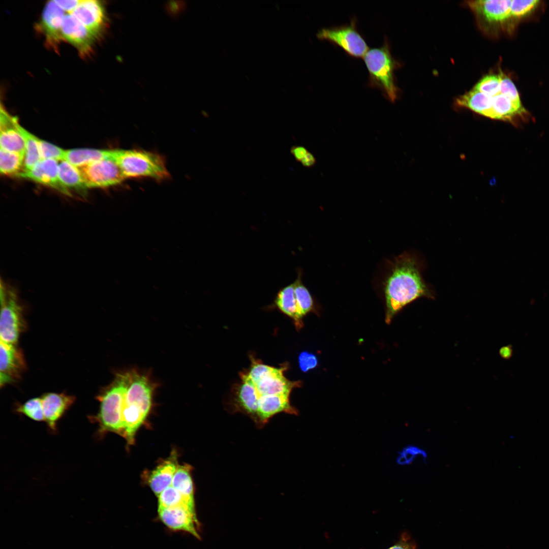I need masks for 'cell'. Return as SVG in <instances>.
<instances>
[{
	"label": "cell",
	"instance_id": "cell-33",
	"mask_svg": "<svg viewBox=\"0 0 549 549\" xmlns=\"http://www.w3.org/2000/svg\"><path fill=\"white\" fill-rule=\"evenodd\" d=\"M37 139L42 159H52L58 162L64 160L66 150L38 137Z\"/></svg>",
	"mask_w": 549,
	"mask_h": 549
},
{
	"label": "cell",
	"instance_id": "cell-8",
	"mask_svg": "<svg viewBox=\"0 0 549 549\" xmlns=\"http://www.w3.org/2000/svg\"><path fill=\"white\" fill-rule=\"evenodd\" d=\"M87 188H107L121 183L125 177L113 159H106L78 168Z\"/></svg>",
	"mask_w": 549,
	"mask_h": 549
},
{
	"label": "cell",
	"instance_id": "cell-1",
	"mask_svg": "<svg viewBox=\"0 0 549 549\" xmlns=\"http://www.w3.org/2000/svg\"><path fill=\"white\" fill-rule=\"evenodd\" d=\"M422 261L414 253L404 252L391 261L384 284L387 324L401 310L414 300L421 297L434 298L433 290L422 277Z\"/></svg>",
	"mask_w": 549,
	"mask_h": 549
},
{
	"label": "cell",
	"instance_id": "cell-4",
	"mask_svg": "<svg viewBox=\"0 0 549 549\" xmlns=\"http://www.w3.org/2000/svg\"><path fill=\"white\" fill-rule=\"evenodd\" d=\"M113 159L125 179L150 177L158 180L168 178L170 174L164 159L153 152L136 149H114Z\"/></svg>",
	"mask_w": 549,
	"mask_h": 549
},
{
	"label": "cell",
	"instance_id": "cell-18",
	"mask_svg": "<svg viewBox=\"0 0 549 549\" xmlns=\"http://www.w3.org/2000/svg\"><path fill=\"white\" fill-rule=\"evenodd\" d=\"M44 415V421L52 430L56 429V423L71 407L75 398L65 393H48L41 398Z\"/></svg>",
	"mask_w": 549,
	"mask_h": 549
},
{
	"label": "cell",
	"instance_id": "cell-29",
	"mask_svg": "<svg viewBox=\"0 0 549 549\" xmlns=\"http://www.w3.org/2000/svg\"><path fill=\"white\" fill-rule=\"evenodd\" d=\"M158 508L186 505L195 509L194 500L189 499L170 485L158 496Z\"/></svg>",
	"mask_w": 549,
	"mask_h": 549
},
{
	"label": "cell",
	"instance_id": "cell-3",
	"mask_svg": "<svg viewBox=\"0 0 549 549\" xmlns=\"http://www.w3.org/2000/svg\"><path fill=\"white\" fill-rule=\"evenodd\" d=\"M363 58L369 72V85L380 89L385 98L394 103L398 95L394 75L398 64L386 38L381 47L369 49Z\"/></svg>",
	"mask_w": 549,
	"mask_h": 549
},
{
	"label": "cell",
	"instance_id": "cell-34",
	"mask_svg": "<svg viewBox=\"0 0 549 549\" xmlns=\"http://www.w3.org/2000/svg\"><path fill=\"white\" fill-rule=\"evenodd\" d=\"M539 1H516L511 2L510 13L512 17H521L531 12L536 7Z\"/></svg>",
	"mask_w": 549,
	"mask_h": 549
},
{
	"label": "cell",
	"instance_id": "cell-28",
	"mask_svg": "<svg viewBox=\"0 0 549 549\" xmlns=\"http://www.w3.org/2000/svg\"><path fill=\"white\" fill-rule=\"evenodd\" d=\"M191 470V467L188 465L178 466L171 485L185 497L194 500V487Z\"/></svg>",
	"mask_w": 549,
	"mask_h": 549
},
{
	"label": "cell",
	"instance_id": "cell-31",
	"mask_svg": "<svg viewBox=\"0 0 549 549\" xmlns=\"http://www.w3.org/2000/svg\"><path fill=\"white\" fill-rule=\"evenodd\" d=\"M428 457V453L424 449L416 445H409L399 452L396 462L400 465H409L419 458L426 463Z\"/></svg>",
	"mask_w": 549,
	"mask_h": 549
},
{
	"label": "cell",
	"instance_id": "cell-17",
	"mask_svg": "<svg viewBox=\"0 0 549 549\" xmlns=\"http://www.w3.org/2000/svg\"><path fill=\"white\" fill-rule=\"evenodd\" d=\"M18 118L10 114L1 105L0 112L1 148L25 155L24 139L19 130Z\"/></svg>",
	"mask_w": 549,
	"mask_h": 549
},
{
	"label": "cell",
	"instance_id": "cell-21",
	"mask_svg": "<svg viewBox=\"0 0 549 549\" xmlns=\"http://www.w3.org/2000/svg\"><path fill=\"white\" fill-rule=\"evenodd\" d=\"M177 467L174 455L173 457L164 461L151 472L148 482L151 490L156 495L159 496L163 491L171 485Z\"/></svg>",
	"mask_w": 549,
	"mask_h": 549
},
{
	"label": "cell",
	"instance_id": "cell-37",
	"mask_svg": "<svg viewBox=\"0 0 549 549\" xmlns=\"http://www.w3.org/2000/svg\"><path fill=\"white\" fill-rule=\"evenodd\" d=\"M56 3L65 12L70 13L79 5L80 0L55 1Z\"/></svg>",
	"mask_w": 549,
	"mask_h": 549
},
{
	"label": "cell",
	"instance_id": "cell-24",
	"mask_svg": "<svg viewBox=\"0 0 549 549\" xmlns=\"http://www.w3.org/2000/svg\"><path fill=\"white\" fill-rule=\"evenodd\" d=\"M492 98L473 88L456 99L457 104L486 116L492 106Z\"/></svg>",
	"mask_w": 549,
	"mask_h": 549
},
{
	"label": "cell",
	"instance_id": "cell-2",
	"mask_svg": "<svg viewBox=\"0 0 549 549\" xmlns=\"http://www.w3.org/2000/svg\"><path fill=\"white\" fill-rule=\"evenodd\" d=\"M129 372L122 407V436L132 444L137 431L151 409L154 392L157 386L149 374L135 369Z\"/></svg>",
	"mask_w": 549,
	"mask_h": 549
},
{
	"label": "cell",
	"instance_id": "cell-41",
	"mask_svg": "<svg viewBox=\"0 0 549 549\" xmlns=\"http://www.w3.org/2000/svg\"><path fill=\"white\" fill-rule=\"evenodd\" d=\"M500 354L502 357L505 358H508L511 357L512 354V349L510 346H506L503 347L500 350Z\"/></svg>",
	"mask_w": 549,
	"mask_h": 549
},
{
	"label": "cell",
	"instance_id": "cell-15",
	"mask_svg": "<svg viewBox=\"0 0 549 549\" xmlns=\"http://www.w3.org/2000/svg\"><path fill=\"white\" fill-rule=\"evenodd\" d=\"M97 37L101 35L106 23L105 11L100 1L81 0L70 13Z\"/></svg>",
	"mask_w": 549,
	"mask_h": 549
},
{
	"label": "cell",
	"instance_id": "cell-16",
	"mask_svg": "<svg viewBox=\"0 0 549 549\" xmlns=\"http://www.w3.org/2000/svg\"><path fill=\"white\" fill-rule=\"evenodd\" d=\"M0 382L2 386L20 377L24 369L22 354L16 346L1 341Z\"/></svg>",
	"mask_w": 549,
	"mask_h": 549
},
{
	"label": "cell",
	"instance_id": "cell-40",
	"mask_svg": "<svg viewBox=\"0 0 549 549\" xmlns=\"http://www.w3.org/2000/svg\"><path fill=\"white\" fill-rule=\"evenodd\" d=\"M300 163L304 167H312L316 164V160L314 155L309 152Z\"/></svg>",
	"mask_w": 549,
	"mask_h": 549
},
{
	"label": "cell",
	"instance_id": "cell-13",
	"mask_svg": "<svg viewBox=\"0 0 549 549\" xmlns=\"http://www.w3.org/2000/svg\"><path fill=\"white\" fill-rule=\"evenodd\" d=\"M287 369L288 365L286 364L280 368L274 367L256 384H254L257 390L258 400L260 397L264 396H290L293 388L301 386V381H291L285 377L284 373Z\"/></svg>",
	"mask_w": 549,
	"mask_h": 549
},
{
	"label": "cell",
	"instance_id": "cell-6",
	"mask_svg": "<svg viewBox=\"0 0 549 549\" xmlns=\"http://www.w3.org/2000/svg\"><path fill=\"white\" fill-rule=\"evenodd\" d=\"M1 341L15 345L23 327L22 308L15 288L1 281Z\"/></svg>",
	"mask_w": 549,
	"mask_h": 549
},
{
	"label": "cell",
	"instance_id": "cell-38",
	"mask_svg": "<svg viewBox=\"0 0 549 549\" xmlns=\"http://www.w3.org/2000/svg\"><path fill=\"white\" fill-rule=\"evenodd\" d=\"M387 549H415L414 544L407 536H402L401 539Z\"/></svg>",
	"mask_w": 549,
	"mask_h": 549
},
{
	"label": "cell",
	"instance_id": "cell-10",
	"mask_svg": "<svg viewBox=\"0 0 549 549\" xmlns=\"http://www.w3.org/2000/svg\"><path fill=\"white\" fill-rule=\"evenodd\" d=\"M62 36L78 50L82 58L93 53L97 37L70 13L65 14L62 25Z\"/></svg>",
	"mask_w": 549,
	"mask_h": 549
},
{
	"label": "cell",
	"instance_id": "cell-12",
	"mask_svg": "<svg viewBox=\"0 0 549 549\" xmlns=\"http://www.w3.org/2000/svg\"><path fill=\"white\" fill-rule=\"evenodd\" d=\"M510 0L472 1L468 6L475 13L481 24L491 26L502 24L511 17Z\"/></svg>",
	"mask_w": 549,
	"mask_h": 549
},
{
	"label": "cell",
	"instance_id": "cell-19",
	"mask_svg": "<svg viewBox=\"0 0 549 549\" xmlns=\"http://www.w3.org/2000/svg\"><path fill=\"white\" fill-rule=\"evenodd\" d=\"M281 313L293 320L297 330L303 326L294 293L293 282L281 288L277 293L272 305Z\"/></svg>",
	"mask_w": 549,
	"mask_h": 549
},
{
	"label": "cell",
	"instance_id": "cell-23",
	"mask_svg": "<svg viewBox=\"0 0 549 549\" xmlns=\"http://www.w3.org/2000/svg\"><path fill=\"white\" fill-rule=\"evenodd\" d=\"M58 177L63 187L72 193L84 194L86 187L78 168L65 160L58 163Z\"/></svg>",
	"mask_w": 549,
	"mask_h": 549
},
{
	"label": "cell",
	"instance_id": "cell-5",
	"mask_svg": "<svg viewBox=\"0 0 549 549\" xmlns=\"http://www.w3.org/2000/svg\"><path fill=\"white\" fill-rule=\"evenodd\" d=\"M129 375V370L116 374L113 381L98 396L100 405L95 419L102 431L123 435L122 407Z\"/></svg>",
	"mask_w": 549,
	"mask_h": 549
},
{
	"label": "cell",
	"instance_id": "cell-7",
	"mask_svg": "<svg viewBox=\"0 0 549 549\" xmlns=\"http://www.w3.org/2000/svg\"><path fill=\"white\" fill-rule=\"evenodd\" d=\"M316 36L319 40L328 41L340 47L352 57H363L369 50L364 39L357 29L355 18L349 24L322 28Z\"/></svg>",
	"mask_w": 549,
	"mask_h": 549
},
{
	"label": "cell",
	"instance_id": "cell-32",
	"mask_svg": "<svg viewBox=\"0 0 549 549\" xmlns=\"http://www.w3.org/2000/svg\"><path fill=\"white\" fill-rule=\"evenodd\" d=\"M17 411L35 421H44V415L41 398L31 399L19 406Z\"/></svg>",
	"mask_w": 549,
	"mask_h": 549
},
{
	"label": "cell",
	"instance_id": "cell-11",
	"mask_svg": "<svg viewBox=\"0 0 549 549\" xmlns=\"http://www.w3.org/2000/svg\"><path fill=\"white\" fill-rule=\"evenodd\" d=\"M158 514L159 519L170 529L185 531L199 538L195 509L186 505L161 508H158Z\"/></svg>",
	"mask_w": 549,
	"mask_h": 549
},
{
	"label": "cell",
	"instance_id": "cell-36",
	"mask_svg": "<svg viewBox=\"0 0 549 549\" xmlns=\"http://www.w3.org/2000/svg\"><path fill=\"white\" fill-rule=\"evenodd\" d=\"M298 362L300 370L303 372H307L317 367L318 359L314 354L304 351L299 354Z\"/></svg>",
	"mask_w": 549,
	"mask_h": 549
},
{
	"label": "cell",
	"instance_id": "cell-30",
	"mask_svg": "<svg viewBox=\"0 0 549 549\" xmlns=\"http://www.w3.org/2000/svg\"><path fill=\"white\" fill-rule=\"evenodd\" d=\"M502 73L491 74L484 76L473 88L490 97L500 92Z\"/></svg>",
	"mask_w": 549,
	"mask_h": 549
},
{
	"label": "cell",
	"instance_id": "cell-20",
	"mask_svg": "<svg viewBox=\"0 0 549 549\" xmlns=\"http://www.w3.org/2000/svg\"><path fill=\"white\" fill-rule=\"evenodd\" d=\"M526 113L523 107L515 104L507 96L500 92L492 97V106L486 117L512 122L514 117Z\"/></svg>",
	"mask_w": 549,
	"mask_h": 549
},
{
	"label": "cell",
	"instance_id": "cell-39",
	"mask_svg": "<svg viewBox=\"0 0 549 549\" xmlns=\"http://www.w3.org/2000/svg\"><path fill=\"white\" fill-rule=\"evenodd\" d=\"M290 151L298 162H301L309 152L304 147L301 146H293L291 148Z\"/></svg>",
	"mask_w": 549,
	"mask_h": 549
},
{
	"label": "cell",
	"instance_id": "cell-25",
	"mask_svg": "<svg viewBox=\"0 0 549 549\" xmlns=\"http://www.w3.org/2000/svg\"><path fill=\"white\" fill-rule=\"evenodd\" d=\"M25 155L0 149V172L2 174L18 177L24 169Z\"/></svg>",
	"mask_w": 549,
	"mask_h": 549
},
{
	"label": "cell",
	"instance_id": "cell-9",
	"mask_svg": "<svg viewBox=\"0 0 549 549\" xmlns=\"http://www.w3.org/2000/svg\"><path fill=\"white\" fill-rule=\"evenodd\" d=\"M65 13L55 0L48 1L43 9L41 20L37 24V30L45 37V45L56 52L64 40L62 29Z\"/></svg>",
	"mask_w": 549,
	"mask_h": 549
},
{
	"label": "cell",
	"instance_id": "cell-35",
	"mask_svg": "<svg viewBox=\"0 0 549 549\" xmlns=\"http://www.w3.org/2000/svg\"><path fill=\"white\" fill-rule=\"evenodd\" d=\"M500 93L508 97L517 106L523 107L515 85L509 77L503 73H502Z\"/></svg>",
	"mask_w": 549,
	"mask_h": 549
},
{
	"label": "cell",
	"instance_id": "cell-14",
	"mask_svg": "<svg viewBox=\"0 0 549 549\" xmlns=\"http://www.w3.org/2000/svg\"><path fill=\"white\" fill-rule=\"evenodd\" d=\"M58 163L55 160L42 159L30 170L23 171L18 177L31 180L71 197L72 194L63 187L59 180Z\"/></svg>",
	"mask_w": 549,
	"mask_h": 549
},
{
	"label": "cell",
	"instance_id": "cell-27",
	"mask_svg": "<svg viewBox=\"0 0 549 549\" xmlns=\"http://www.w3.org/2000/svg\"><path fill=\"white\" fill-rule=\"evenodd\" d=\"M19 130L24 139L25 144V158L23 171L32 169L38 162L42 160L37 142V137L25 130L20 124Z\"/></svg>",
	"mask_w": 549,
	"mask_h": 549
},
{
	"label": "cell",
	"instance_id": "cell-22",
	"mask_svg": "<svg viewBox=\"0 0 549 549\" xmlns=\"http://www.w3.org/2000/svg\"><path fill=\"white\" fill-rule=\"evenodd\" d=\"M113 154L114 150L75 148L66 150L64 160L79 168L104 159H113Z\"/></svg>",
	"mask_w": 549,
	"mask_h": 549
},
{
	"label": "cell",
	"instance_id": "cell-26",
	"mask_svg": "<svg viewBox=\"0 0 549 549\" xmlns=\"http://www.w3.org/2000/svg\"><path fill=\"white\" fill-rule=\"evenodd\" d=\"M302 269L298 268L297 278L293 283L297 304L301 316L303 317L307 314L314 311L315 304L313 296L302 281Z\"/></svg>",
	"mask_w": 549,
	"mask_h": 549
}]
</instances>
